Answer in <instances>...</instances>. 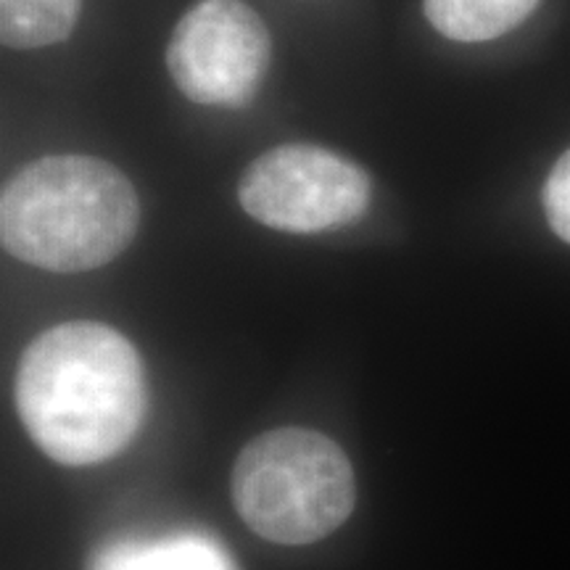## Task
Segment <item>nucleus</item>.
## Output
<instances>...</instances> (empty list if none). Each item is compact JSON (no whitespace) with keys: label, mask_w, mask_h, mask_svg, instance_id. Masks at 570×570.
I'll return each mask as SVG.
<instances>
[{"label":"nucleus","mask_w":570,"mask_h":570,"mask_svg":"<svg viewBox=\"0 0 570 570\" xmlns=\"http://www.w3.org/2000/svg\"><path fill=\"white\" fill-rule=\"evenodd\" d=\"M13 404L42 454L69 468L98 465L138 436L148 404L146 370L138 348L114 327L61 323L21 354Z\"/></svg>","instance_id":"obj_1"},{"label":"nucleus","mask_w":570,"mask_h":570,"mask_svg":"<svg viewBox=\"0 0 570 570\" xmlns=\"http://www.w3.org/2000/svg\"><path fill=\"white\" fill-rule=\"evenodd\" d=\"M140 204L117 167L92 156L27 164L0 196V240L13 259L48 273H90L132 244Z\"/></svg>","instance_id":"obj_2"},{"label":"nucleus","mask_w":570,"mask_h":570,"mask_svg":"<svg viewBox=\"0 0 570 570\" xmlns=\"http://www.w3.org/2000/svg\"><path fill=\"white\" fill-rule=\"evenodd\" d=\"M230 491L248 529L285 547L325 539L356 502L344 449L306 428H275L248 441L233 465Z\"/></svg>","instance_id":"obj_3"},{"label":"nucleus","mask_w":570,"mask_h":570,"mask_svg":"<svg viewBox=\"0 0 570 570\" xmlns=\"http://www.w3.org/2000/svg\"><path fill=\"white\" fill-rule=\"evenodd\" d=\"M370 177L320 146H277L248 164L238 202L248 217L281 233L312 235L348 225L367 212Z\"/></svg>","instance_id":"obj_4"},{"label":"nucleus","mask_w":570,"mask_h":570,"mask_svg":"<svg viewBox=\"0 0 570 570\" xmlns=\"http://www.w3.org/2000/svg\"><path fill=\"white\" fill-rule=\"evenodd\" d=\"M269 67V32L244 0H198L175 24L167 69L185 98L240 109L262 88Z\"/></svg>","instance_id":"obj_5"},{"label":"nucleus","mask_w":570,"mask_h":570,"mask_svg":"<svg viewBox=\"0 0 570 570\" xmlns=\"http://www.w3.org/2000/svg\"><path fill=\"white\" fill-rule=\"evenodd\" d=\"M85 570H238L219 541L198 531L111 539Z\"/></svg>","instance_id":"obj_6"},{"label":"nucleus","mask_w":570,"mask_h":570,"mask_svg":"<svg viewBox=\"0 0 570 570\" xmlns=\"http://www.w3.org/2000/svg\"><path fill=\"white\" fill-rule=\"evenodd\" d=\"M541 0H425L431 27L454 42H489L523 24Z\"/></svg>","instance_id":"obj_7"},{"label":"nucleus","mask_w":570,"mask_h":570,"mask_svg":"<svg viewBox=\"0 0 570 570\" xmlns=\"http://www.w3.org/2000/svg\"><path fill=\"white\" fill-rule=\"evenodd\" d=\"M82 0H0V38L9 48L30 51L69 38Z\"/></svg>","instance_id":"obj_8"},{"label":"nucleus","mask_w":570,"mask_h":570,"mask_svg":"<svg viewBox=\"0 0 570 570\" xmlns=\"http://www.w3.org/2000/svg\"><path fill=\"white\" fill-rule=\"evenodd\" d=\"M541 204H544L547 223H550L552 233L570 244V148L560 156L550 177H547Z\"/></svg>","instance_id":"obj_9"}]
</instances>
